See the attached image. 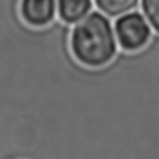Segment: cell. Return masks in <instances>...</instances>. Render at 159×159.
Listing matches in <instances>:
<instances>
[{
  "mask_svg": "<svg viewBox=\"0 0 159 159\" xmlns=\"http://www.w3.org/2000/svg\"><path fill=\"white\" fill-rule=\"evenodd\" d=\"M69 52L81 66L101 69L115 62L117 38L104 15L94 12L79 21L70 33Z\"/></svg>",
  "mask_w": 159,
  "mask_h": 159,
  "instance_id": "obj_1",
  "label": "cell"
},
{
  "mask_svg": "<svg viewBox=\"0 0 159 159\" xmlns=\"http://www.w3.org/2000/svg\"><path fill=\"white\" fill-rule=\"evenodd\" d=\"M115 33L122 50L125 53H137L148 46L152 30L149 21L143 15L137 12H129L116 21Z\"/></svg>",
  "mask_w": 159,
  "mask_h": 159,
  "instance_id": "obj_2",
  "label": "cell"
},
{
  "mask_svg": "<svg viewBox=\"0 0 159 159\" xmlns=\"http://www.w3.org/2000/svg\"><path fill=\"white\" fill-rule=\"evenodd\" d=\"M57 11L56 0H21L19 13L26 25L43 28L53 22Z\"/></svg>",
  "mask_w": 159,
  "mask_h": 159,
  "instance_id": "obj_3",
  "label": "cell"
},
{
  "mask_svg": "<svg viewBox=\"0 0 159 159\" xmlns=\"http://www.w3.org/2000/svg\"><path fill=\"white\" fill-rule=\"evenodd\" d=\"M93 7L91 0H57V13L66 24H76L83 19Z\"/></svg>",
  "mask_w": 159,
  "mask_h": 159,
  "instance_id": "obj_4",
  "label": "cell"
},
{
  "mask_svg": "<svg viewBox=\"0 0 159 159\" xmlns=\"http://www.w3.org/2000/svg\"><path fill=\"white\" fill-rule=\"evenodd\" d=\"M139 0H95V4L104 14L109 16H120L129 13L137 6Z\"/></svg>",
  "mask_w": 159,
  "mask_h": 159,
  "instance_id": "obj_5",
  "label": "cell"
},
{
  "mask_svg": "<svg viewBox=\"0 0 159 159\" xmlns=\"http://www.w3.org/2000/svg\"><path fill=\"white\" fill-rule=\"evenodd\" d=\"M142 10L151 28L159 34V0H142Z\"/></svg>",
  "mask_w": 159,
  "mask_h": 159,
  "instance_id": "obj_6",
  "label": "cell"
}]
</instances>
